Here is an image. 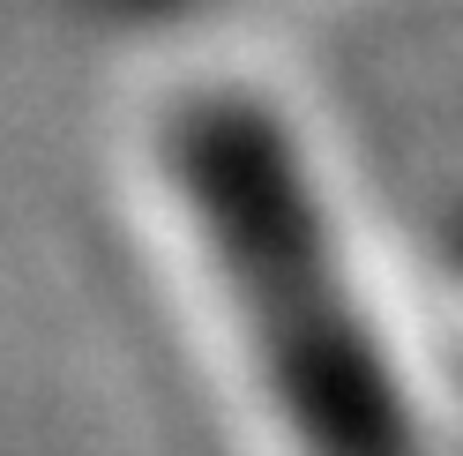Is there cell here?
Listing matches in <instances>:
<instances>
[{
    "label": "cell",
    "instance_id": "6da1fadb",
    "mask_svg": "<svg viewBox=\"0 0 463 456\" xmlns=\"http://www.w3.org/2000/svg\"><path fill=\"white\" fill-rule=\"evenodd\" d=\"M172 173L240 299L269 396L307 456H419L411 404L344 277L322 203L262 105L194 98L172 128Z\"/></svg>",
    "mask_w": 463,
    "mask_h": 456
}]
</instances>
